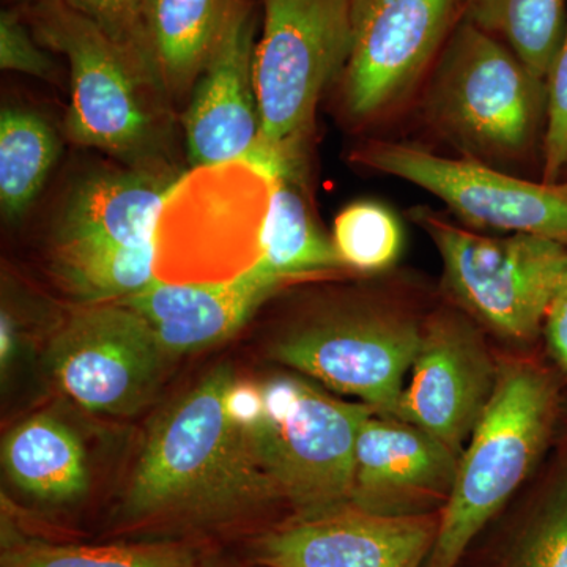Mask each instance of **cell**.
<instances>
[{
  "instance_id": "cell-29",
  "label": "cell",
  "mask_w": 567,
  "mask_h": 567,
  "mask_svg": "<svg viewBox=\"0 0 567 567\" xmlns=\"http://www.w3.org/2000/svg\"><path fill=\"white\" fill-rule=\"evenodd\" d=\"M543 182L557 183L567 164V28L546 80Z\"/></svg>"
},
{
  "instance_id": "cell-19",
  "label": "cell",
  "mask_w": 567,
  "mask_h": 567,
  "mask_svg": "<svg viewBox=\"0 0 567 567\" xmlns=\"http://www.w3.org/2000/svg\"><path fill=\"white\" fill-rule=\"evenodd\" d=\"M2 466L14 487L51 505L76 502L91 487L80 436L50 413H37L10 429L3 436Z\"/></svg>"
},
{
  "instance_id": "cell-30",
  "label": "cell",
  "mask_w": 567,
  "mask_h": 567,
  "mask_svg": "<svg viewBox=\"0 0 567 567\" xmlns=\"http://www.w3.org/2000/svg\"><path fill=\"white\" fill-rule=\"evenodd\" d=\"M0 66L41 80H50L54 74L50 55L41 50L39 40L25 28L20 14L11 10L0 13Z\"/></svg>"
},
{
  "instance_id": "cell-18",
  "label": "cell",
  "mask_w": 567,
  "mask_h": 567,
  "mask_svg": "<svg viewBox=\"0 0 567 567\" xmlns=\"http://www.w3.org/2000/svg\"><path fill=\"white\" fill-rule=\"evenodd\" d=\"M175 182L162 167L91 175L74 186L54 227V244H153L164 197Z\"/></svg>"
},
{
  "instance_id": "cell-20",
  "label": "cell",
  "mask_w": 567,
  "mask_h": 567,
  "mask_svg": "<svg viewBox=\"0 0 567 567\" xmlns=\"http://www.w3.org/2000/svg\"><path fill=\"white\" fill-rule=\"evenodd\" d=\"M230 0H148V44L166 102L193 92L221 33Z\"/></svg>"
},
{
  "instance_id": "cell-4",
  "label": "cell",
  "mask_w": 567,
  "mask_h": 567,
  "mask_svg": "<svg viewBox=\"0 0 567 567\" xmlns=\"http://www.w3.org/2000/svg\"><path fill=\"white\" fill-rule=\"evenodd\" d=\"M557 388L527 363L498 369L494 395L458 456L456 481L440 511L425 567H456L543 454L557 416Z\"/></svg>"
},
{
  "instance_id": "cell-22",
  "label": "cell",
  "mask_w": 567,
  "mask_h": 567,
  "mask_svg": "<svg viewBox=\"0 0 567 567\" xmlns=\"http://www.w3.org/2000/svg\"><path fill=\"white\" fill-rule=\"evenodd\" d=\"M51 274L81 305L110 303L155 279V245L52 244Z\"/></svg>"
},
{
  "instance_id": "cell-33",
  "label": "cell",
  "mask_w": 567,
  "mask_h": 567,
  "mask_svg": "<svg viewBox=\"0 0 567 567\" xmlns=\"http://www.w3.org/2000/svg\"><path fill=\"white\" fill-rule=\"evenodd\" d=\"M561 292H566L567 293V276H566L565 286H563Z\"/></svg>"
},
{
  "instance_id": "cell-7",
  "label": "cell",
  "mask_w": 567,
  "mask_h": 567,
  "mask_svg": "<svg viewBox=\"0 0 567 567\" xmlns=\"http://www.w3.org/2000/svg\"><path fill=\"white\" fill-rule=\"evenodd\" d=\"M31 24L41 47L70 63V140L134 167H158L152 159L162 141L156 106L163 99L125 52L63 0H35Z\"/></svg>"
},
{
  "instance_id": "cell-13",
  "label": "cell",
  "mask_w": 567,
  "mask_h": 567,
  "mask_svg": "<svg viewBox=\"0 0 567 567\" xmlns=\"http://www.w3.org/2000/svg\"><path fill=\"white\" fill-rule=\"evenodd\" d=\"M496 380L498 369L473 324L456 312H439L423 324L394 417L461 456L494 395Z\"/></svg>"
},
{
  "instance_id": "cell-9",
  "label": "cell",
  "mask_w": 567,
  "mask_h": 567,
  "mask_svg": "<svg viewBox=\"0 0 567 567\" xmlns=\"http://www.w3.org/2000/svg\"><path fill=\"white\" fill-rule=\"evenodd\" d=\"M423 338L401 309L354 305L305 320L271 346L278 363L393 416Z\"/></svg>"
},
{
  "instance_id": "cell-32",
  "label": "cell",
  "mask_w": 567,
  "mask_h": 567,
  "mask_svg": "<svg viewBox=\"0 0 567 567\" xmlns=\"http://www.w3.org/2000/svg\"><path fill=\"white\" fill-rule=\"evenodd\" d=\"M18 341H20V336H18L17 323L10 312L3 308L2 317H0V364H2L3 375L17 354Z\"/></svg>"
},
{
  "instance_id": "cell-10",
  "label": "cell",
  "mask_w": 567,
  "mask_h": 567,
  "mask_svg": "<svg viewBox=\"0 0 567 567\" xmlns=\"http://www.w3.org/2000/svg\"><path fill=\"white\" fill-rule=\"evenodd\" d=\"M169 357L123 301L81 305L52 334L48 368L63 393L102 415L130 416L155 398Z\"/></svg>"
},
{
  "instance_id": "cell-26",
  "label": "cell",
  "mask_w": 567,
  "mask_h": 567,
  "mask_svg": "<svg viewBox=\"0 0 567 567\" xmlns=\"http://www.w3.org/2000/svg\"><path fill=\"white\" fill-rule=\"evenodd\" d=\"M331 240L346 268L377 274L399 259L404 238L390 208L374 200H358L336 216Z\"/></svg>"
},
{
  "instance_id": "cell-8",
  "label": "cell",
  "mask_w": 567,
  "mask_h": 567,
  "mask_svg": "<svg viewBox=\"0 0 567 567\" xmlns=\"http://www.w3.org/2000/svg\"><path fill=\"white\" fill-rule=\"evenodd\" d=\"M439 249L451 293L496 333L525 341L537 333L567 276V246L536 235L487 237L429 207L412 212Z\"/></svg>"
},
{
  "instance_id": "cell-21",
  "label": "cell",
  "mask_w": 567,
  "mask_h": 567,
  "mask_svg": "<svg viewBox=\"0 0 567 567\" xmlns=\"http://www.w3.org/2000/svg\"><path fill=\"white\" fill-rule=\"evenodd\" d=\"M303 171L274 177V196L264 233L262 274L287 282L346 268L333 240L322 233L301 185Z\"/></svg>"
},
{
  "instance_id": "cell-27",
  "label": "cell",
  "mask_w": 567,
  "mask_h": 567,
  "mask_svg": "<svg viewBox=\"0 0 567 567\" xmlns=\"http://www.w3.org/2000/svg\"><path fill=\"white\" fill-rule=\"evenodd\" d=\"M503 567H567V464L522 525Z\"/></svg>"
},
{
  "instance_id": "cell-15",
  "label": "cell",
  "mask_w": 567,
  "mask_h": 567,
  "mask_svg": "<svg viewBox=\"0 0 567 567\" xmlns=\"http://www.w3.org/2000/svg\"><path fill=\"white\" fill-rule=\"evenodd\" d=\"M257 20L251 0H230L221 33L183 117L193 166L256 163L260 114L254 84Z\"/></svg>"
},
{
  "instance_id": "cell-24",
  "label": "cell",
  "mask_w": 567,
  "mask_h": 567,
  "mask_svg": "<svg viewBox=\"0 0 567 567\" xmlns=\"http://www.w3.org/2000/svg\"><path fill=\"white\" fill-rule=\"evenodd\" d=\"M59 155L50 123L24 107L0 114V207L3 218L18 221L37 199Z\"/></svg>"
},
{
  "instance_id": "cell-5",
  "label": "cell",
  "mask_w": 567,
  "mask_h": 567,
  "mask_svg": "<svg viewBox=\"0 0 567 567\" xmlns=\"http://www.w3.org/2000/svg\"><path fill=\"white\" fill-rule=\"evenodd\" d=\"M274 178L238 159L194 166L164 197L155 238V279L221 284L262 259Z\"/></svg>"
},
{
  "instance_id": "cell-16",
  "label": "cell",
  "mask_w": 567,
  "mask_h": 567,
  "mask_svg": "<svg viewBox=\"0 0 567 567\" xmlns=\"http://www.w3.org/2000/svg\"><path fill=\"white\" fill-rule=\"evenodd\" d=\"M458 456L415 425L372 413L354 445L349 505L386 514L415 516L445 507Z\"/></svg>"
},
{
  "instance_id": "cell-23",
  "label": "cell",
  "mask_w": 567,
  "mask_h": 567,
  "mask_svg": "<svg viewBox=\"0 0 567 567\" xmlns=\"http://www.w3.org/2000/svg\"><path fill=\"white\" fill-rule=\"evenodd\" d=\"M462 18L506 44L546 82L567 28V0H462Z\"/></svg>"
},
{
  "instance_id": "cell-14",
  "label": "cell",
  "mask_w": 567,
  "mask_h": 567,
  "mask_svg": "<svg viewBox=\"0 0 567 567\" xmlns=\"http://www.w3.org/2000/svg\"><path fill=\"white\" fill-rule=\"evenodd\" d=\"M439 525L440 513L386 516L338 506L271 529L254 557L267 567H425Z\"/></svg>"
},
{
  "instance_id": "cell-11",
  "label": "cell",
  "mask_w": 567,
  "mask_h": 567,
  "mask_svg": "<svg viewBox=\"0 0 567 567\" xmlns=\"http://www.w3.org/2000/svg\"><path fill=\"white\" fill-rule=\"evenodd\" d=\"M352 162L434 194L470 226L536 235L567 246V182L525 181L491 164L447 158L393 141L364 142L352 153Z\"/></svg>"
},
{
  "instance_id": "cell-6",
  "label": "cell",
  "mask_w": 567,
  "mask_h": 567,
  "mask_svg": "<svg viewBox=\"0 0 567 567\" xmlns=\"http://www.w3.org/2000/svg\"><path fill=\"white\" fill-rule=\"evenodd\" d=\"M260 391L259 415L245 427L278 499L292 505L297 516L349 505L354 445L374 410L298 377H275Z\"/></svg>"
},
{
  "instance_id": "cell-28",
  "label": "cell",
  "mask_w": 567,
  "mask_h": 567,
  "mask_svg": "<svg viewBox=\"0 0 567 567\" xmlns=\"http://www.w3.org/2000/svg\"><path fill=\"white\" fill-rule=\"evenodd\" d=\"M71 9L91 20L133 62L141 76L162 95L148 44V0H63Z\"/></svg>"
},
{
  "instance_id": "cell-17",
  "label": "cell",
  "mask_w": 567,
  "mask_h": 567,
  "mask_svg": "<svg viewBox=\"0 0 567 567\" xmlns=\"http://www.w3.org/2000/svg\"><path fill=\"white\" fill-rule=\"evenodd\" d=\"M282 286L254 267L241 278L221 284H166L153 279L151 286L121 301L151 324L171 358L233 338Z\"/></svg>"
},
{
  "instance_id": "cell-3",
  "label": "cell",
  "mask_w": 567,
  "mask_h": 567,
  "mask_svg": "<svg viewBox=\"0 0 567 567\" xmlns=\"http://www.w3.org/2000/svg\"><path fill=\"white\" fill-rule=\"evenodd\" d=\"M429 76L424 114L464 158L509 167L535 145L546 82L506 44L461 17Z\"/></svg>"
},
{
  "instance_id": "cell-1",
  "label": "cell",
  "mask_w": 567,
  "mask_h": 567,
  "mask_svg": "<svg viewBox=\"0 0 567 567\" xmlns=\"http://www.w3.org/2000/svg\"><path fill=\"white\" fill-rule=\"evenodd\" d=\"M230 365H218L156 417L125 496L132 522H218L276 502L235 420Z\"/></svg>"
},
{
  "instance_id": "cell-12",
  "label": "cell",
  "mask_w": 567,
  "mask_h": 567,
  "mask_svg": "<svg viewBox=\"0 0 567 567\" xmlns=\"http://www.w3.org/2000/svg\"><path fill=\"white\" fill-rule=\"evenodd\" d=\"M462 14V0H352L342 104L358 123L380 121L431 73Z\"/></svg>"
},
{
  "instance_id": "cell-25",
  "label": "cell",
  "mask_w": 567,
  "mask_h": 567,
  "mask_svg": "<svg viewBox=\"0 0 567 567\" xmlns=\"http://www.w3.org/2000/svg\"><path fill=\"white\" fill-rule=\"evenodd\" d=\"M2 567H196L192 548L182 544L74 546L41 540L3 548Z\"/></svg>"
},
{
  "instance_id": "cell-2",
  "label": "cell",
  "mask_w": 567,
  "mask_h": 567,
  "mask_svg": "<svg viewBox=\"0 0 567 567\" xmlns=\"http://www.w3.org/2000/svg\"><path fill=\"white\" fill-rule=\"evenodd\" d=\"M254 54L260 147L271 178L300 171L324 89L341 80L352 44V0H262Z\"/></svg>"
},
{
  "instance_id": "cell-31",
  "label": "cell",
  "mask_w": 567,
  "mask_h": 567,
  "mask_svg": "<svg viewBox=\"0 0 567 567\" xmlns=\"http://www.w3.org/2000/svg\"><path fill=\"white\" fill-rule=\"evenodd\" d=\"M546 336L551 353L567 374V293L559 292L546 316Z\"/></svg>"
}]
</instances>
